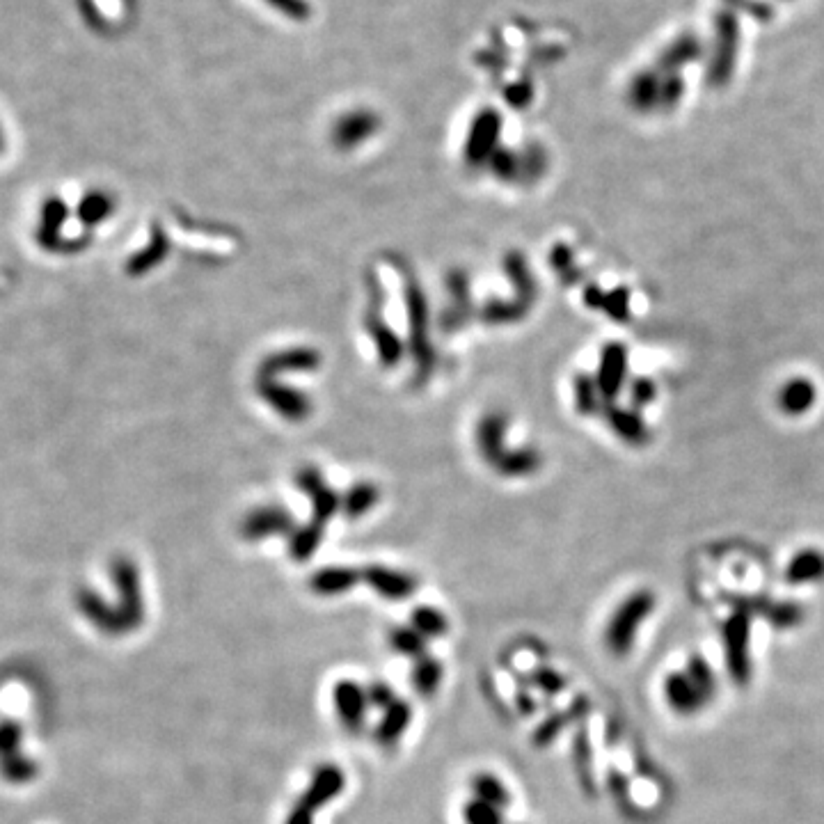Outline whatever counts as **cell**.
Masks as SVG:
<instances>
[{"label":"cell","instance_id":"1","mask_svg":"<svg viewBox=\"0 0 824 824\" xmlns=\"http://www.w3.org/2000/svg\"><path fill=\"white\" fill-rule=\"evenodd\" d=\"M717 683L703 657H692L683 671H671L664 680V699L680 717L703 710L715 694Z\"/></svg>","mask_w":824,"mask_h":824},{"label":"cell","instance_id":"2","mask_svg":"<svg viewBox=\"0 0 824 824\" xmlns=\"http://www.w3.org/2000/svg\"><path fill=\"white\" fill-rule=\"evenodd\" d=\"M653 609L655 596L646 589L625 598L621 605L616 607V612L609 618L605 628V646L609 648V653L616 657L628 655L632 651V646H635L639 628L644 625L646 618L653 614Z\"/></svg>","mask_w":824,"mask_h":824},{"label":"cell","instance_id":"3","mask_svg":"<svg viewBox=\"0 0 824 824\" xmlns=\"http://www.w3.org/2000/svg\"><path fill=\"white\" fill-rule=\"evenodd\" d=\"M113 580L117 584V593H120V614L124 618L126 632L138 630L145 621V602H142L136 568L129 561H117L113 566Z\"/></svg>","mask_w":824,"mask_h":824},{"label":"cell","instance_id":"4","mask_svg":"<svg viewBox=\"0 0 824 824\" xmlns=\"http://www.w3.org/2000/svg\"><path fill=\"white\" fill-rule=\"evenodd\" d=\"M332 703H335V712L346 731L360 733L369 710L367 689L355 680H339L332 689Z\"/></svg>","mask_w":824,"mask_h":824},{"label":"cell","instance_id":"5","mask_svg":"<svg viewBox=\"0 0 824 824\" xmlns=\"http://www.w3.org/2000/svg\"><path fill=\"white\" fill-rule=\"evenodd\" d=\"M726 662L735 683L749 680V621L744 614H733L724 625Z\"/></svg>","mask_w":824,"mask_h":824},{"label":"cell","instance_id":"6","mask_svg":"<svg viewBox=\"0 0 824 824\" xmlns=\"http://www.w3.org/2000/svg\"><path fill=\"white\" fill-rule=\"evenodd\" d=\"M344 786H346V776L337 765H330V763L321 765V767H316L312 781H309L307 790L300 795L298 804L305 806L307 811L316 813L321 806H326L328 802H332V799L342 795Z\"/></svg>","mask_w":824,"mask_h":824},{"label":"cell","instance_id":"7","mask_svg":"<svg viewBox=\"0 0 824 824\" xmlns=\"http://www.w3.org/2000/svg\"><path fill=\"white\" fill-rule=\"evenodd\" d=\"M78 609H81L83 616L94 625L99 632L108 637H122L126 635V625L124 618L120 614V609L110 607L106 600H103L99 593L94 591H78Z\"/></svg>","mask_w":824,"mask_h":824},{"label":"cell","instance_id":"8","mask_svg":"<svg viewBox=\"0 0 824 824\" xmlns=\"http://www.w3.org/2000/svg\"><path fill=\"white\" fill-rule=\"evenodd\" d=\"M364 580L374 589L376 593H380L383 598H390V600H403L415 593L417 589V582L412 580L410 575L406 573H396V570L390 568H380L374 566L369 568L367 573H364Z\"/></svg>","mask_w":824,"mask_h":824},{"label":"cell","instance_id":"9","mask_svg":"<svg viewBox=\"0 0 824 824\" xmlns=\"http://www.w3.org/2000/svg\"><path fill=\"white\" fill-rule=\"evenodd\" d=\"M412 719V708L408 701H394L390 708L385 710L383 719L376 726V740L383 747H392V744L399 742L406 733V728L410 726Z\"/></svg>","mask_w":824,"mask_h":824},{"label":"cell","instance_id":"10","mask_svg":"<svg viewBox=\"0 0 824 824\" xmlns=\"http://www.w3.org/2000/svg\"><path fill=\"white\" fill-rule=\"evenodd\" d=\"M442 673H445V667H442L440 660H435V657L431 655L417 657L415 664H412V673H410L412 687H415V692L419 696L431 699L442 683Z\"/></svg>","mask_w":824,"mask_h":824},{"label":"cell","instance_id":"11","mask_svg":"<svg viewBox=\"0 0 824 824\" xmlns=\"http://www.w3.org/2000/svg\"><path fill=\"white\" fill-rule=\"evenodd\" d=\"M355 584H358V573H353L351 568H323L309 580L312 591L319 596H339L351 591Z\"/></svg>","mask_w":824,"mask_h":824},{"label":"cell","instance_id":"12","mask_svg":"<svg viewBox=\"0 0 824 824\" xmlns=\"http://www.w3.org/2000/svg\"><path fill=\"white\" fill-rule=\"evenodd\" d=\"M824 577V554L818 550L799 552L795 559L790 561L786 570V580L792 584H808L820 582Z\"/></svg>","mask_w":824,"mask_h":824},{"label":"cell","instance_id":"13","mask_svg":"<svg viewBox=\"0 0 824 824\" xmlns=\"http://www.w3.org/2000/svg\"><path fill=\"white\" fill-rule=\"evenodd\" d=\"M470 788H472L474 799H481V802L493 804L497 808H502V811L511 804L509 788L504 786L499 776L490 774V772L474 774L472 781H470Z\"/></svg>","mask_w":824,"mask_h":824},{"label":"cell","instance_id":"14","mask_svg":"<svg viewBox=\"0 0 824 824\" xmlns=\"http://www.w3.org/2000/svg\"><path fill=\"white\" fill-rule=\"evenodd\" d=\"M410 625L415 628L419 635L426 637V639H435V637H445L449 632V621L447 616L440 612V609L429 607V605H422L417 607L415 612L410 616Z\"/></svg>","mask_w":824,"mask_h":824},{"label":"cell","instance_id":"15","mask_svg":"<svg viewBox=\"0 0 824 824\" xmlns=\"http://www.w3.org/2000/svg\"><path fill=\"white\" fill-rule=\"evenodd\" d=\"M390 646L399 655L412 657V660L426 655V637L419 635L412 625H399V628H394L390 632Z\"/></svg>","mask_w":824,"mask_h":824},{"label":"cell","instance_id":"16","mask_svg":"<svg viewBox=\"0 0 824 824\" xmlns=\"http://www.w3.org/2000/svg\"><path fill=\"white\" fill-rule=\"evenodd\" d=\"M813 403V387L808 380H792L790 385L783 387L781 392V406L788 412H804L806 408H811Z\"/></svg>","mask_w":824,"mask_h":824},{"label":"cell","instance_id":"17","mask_svg":"<svg viewBox=\"0 0 824 824\" xmlns=\"http://www.w3.org/2000/svg\"><path fill=\"white\" fill-rule=\"evenodd\" d=\"M39 772V767L35 760L26 758L23 754L14 756V758H7L0 763V774H3V779H7L10 783H28L33 781Z\"/></svg>","mask_w":824,"mask_h":824},{"label":"cell","instance_id":"18","mask_svg":"<svg viewBox=\"0 0 824 824\" xmlns=\"http://www.w3.org/2000/svg\"><path fill=\"white\" fill-rule=\"evenodd\" d=\"M463 820L465 824H504V811L472 797L463 808Z\"/></svg>","mask_w":824,"mask_h":824},{"label":"cell","instance_id":"19","mask_svg":"<svg viewBox=\"0 0 824 824\" xmlns=\"http://www.w3.org/2000/svg\"><path fill=\"white\" fill-rule=\"evenodd\" d=\"M21 740H23L21 724H17V721H12V719L0 721V763L7 758H14L21 754Z\"/></svg>","mask_w":824,"mask_h":824},{"label":"cell","instance_id":"20","mask_svg":"<svg viewBox=\"0 0 824 824\" xmlns=\"http://www.w3.org/2000/svg\"><path fill=\"white\" fill-rule=\"evenodd\" d=\"M564 715H566V712H564ZM564 715L545 719L543 724L538 726V731L534 735L536 747H545V744H550L554 738H557V735L561 733V728L566 726V721H570V717H564Z\"/></svg>","mask_w":824,"mask_h":824},{"label":"cell","instance_id":"21","mask_svg":"<svg viewBox=\"0 0 824 824\" xmlns=\"http://www.w3.org/2000/svg\"><path fill=\"white\" fill-rule=\"evenodd\" d=\"M367 699H369V705H374V708H380V710H387L396 701L394 699V689L387 683H380V680L369 683Z\"/></svg>","mask_w":824,"mask_h":824},{"label":"cell","instance_id":"22","mask_svg":"<svg viewBox=\"0 0 824 824\" xmlns=\"http://www.w3.org/2000/svg\"><path fill=\"white\" fill-rule=\"evenodd\" d=\"M575 760H577V770H580V774H582V781L591 788L593 786V781H591V749H589V742L584 744V735H577Z\"/></svg>","mask_w":824,"mask_h":824},{"label":"cell","instance_id":"23","mask_svg":"<svg viewBox=\"0 0 824 824\" xmlns=\"http://www.w3.org/2000/svg\"><path fill=\"white\" fill-rule=\"evenodd\" d=\"M532 685L541 687L543 692L554 694V692H559L561 687H564V678H561L559 673L550 671V669H541V671L532 673Z\"/></svg>","mask_w":824,"mask_h":824},{"label":"cell","instance_id":"24","mask_svg":"<svg viewBox=\"0 0 824 824\" xmlns=\"http://www.w3.org/2000/svg\"><path fill=\"white\" fill-rule=\"evenodd\" d=\"M316 541H319V534H312V532H303V534H298L296 536V541L291 543V554L296 559H307L309 554L314 552V548H316Z\"/></svg>","mask_w":824,"mask_h":824},{"label":"cell","instance_id":"25","mask_svg":"<svg viewBox=\"0 0 824 824\" xmlns=\"http://www.w3.org/2000/svg\"><path fill=\"white\" fill-rule=\"evenodd\" d=\"M284 824H314V813L307 811L305 806L296 804V806H293L291 811H289L287 822H284Z\"/></svg>","mask_w":824,"mask_h":824},{"label":"cell","instance_id":"26","mask_svg":"<svg viewBox=\"0 0 824 824\" xmlns=\"http://www.w3.org/2000/svg\"><path fill=\"white\" fill-rule=\"evenodd\" d=\"M518 708H520L522 715H529V712L536 710V703H534L532 699H529L527 694H520V696H518Z\"/></svg>","mask_w":824,"mask_h":824}]
</instances>
